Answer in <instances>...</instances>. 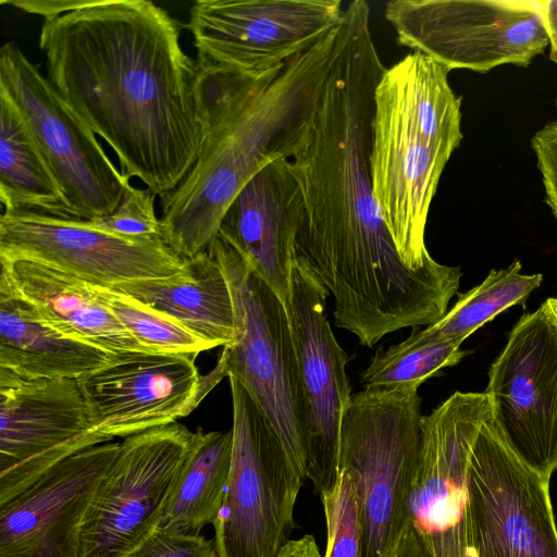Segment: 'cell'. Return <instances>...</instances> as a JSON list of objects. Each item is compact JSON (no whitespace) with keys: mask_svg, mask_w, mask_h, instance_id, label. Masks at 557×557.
I'll use <instances>...</instances> for the list:
<instances>
[{"mask_svg":"<svg viewBox=\"0 0 557 557\" xmlns=\"http://www.w3.org/2000/svg\"><path fill=\"white\" fill-rule=\"evenodd\" d=\"M344 16L346 46L311 133L287 164L302 200L296 257L333 298L336 326L372 347L393 332L433 322L451 298L456 278L451 267L436 260L408 268L373 199L374 91L385 66L368 2L351 1Z\"/></svg>","mask_w":557,"mask_h":557,"instance_id":"cell-1","label":"cell"},{"mask_svg":"<svg viewBox=\"0 0 557 557\" xmlns=\"http://www.w3.org/2000/svg\"><path fill=\"white\" fill-rule=\"evenodd\" d=\"M181 30L151 1L76 0L39 33L48 81L160 199L188 174L205 134L200 71Z\"/></svg>","mask_w":557,"mask_h":557,"instance_id":"cell-2","label":"cell"},{"mask_svg":"<svg viewBox=\"0 0 557 557\" xmlns=\"http://www.w3.org/2000/svg\"><path fill=\"white\" fill-rule=\"evenodd\" d=\"M348 38L345 21L256 77L200 71L205 134L181 184L161 198V236L182 259L205 252L240 189L309 137Z\"/></svg>","mask_w":557,"mask_h":557,"instance_id":"cell-3","label":"cell"},{"mask_svg":"<svg viewBox=\"0 0 557 557\" xmlns=\"http://www.w3.org/2000/svg\"><path fill=\"white\" fill-rule=\"evenodd\" d=\"M230 286L236 339L224 346L227 377L251 395L306 480L309 411L289 318L283 301L222 235L207 249Z\"/></svg>","mask_w":557,"mask_h":557,"instance_id":"cell-4","label":"cell"},{"mask_svg":"<svg viewBox=\"0 0 557 557\" xmlns=\"http://www.w3.org/2000/svg\"><path fill=\"white\" fill-rule=\"evenodd\" d=\"M422 417L418 389L363 388L344 412L339 467L357 486L361 557H395L409 520Z\"/></svg>","mask_w":557,"mask_h":557,"instance_id":"cell-5","label":"cell"},{"mask_svg":"<svg viewBox=\"0 0 557 557\" xmlns=\"http://www.w3.org/2000/svg\"><path fill=\"white\" fill-rule=\"evenodd\" d=\"M233 423L227 488L213 523L218 557H274L289 541L305 479L259 405L228 377Z\"/></svg>","mask_w":557,"mask_h":557,"instance_id":"cell-6","label":"cell"},{"mask_svg":"<svg viewBox=\"0 0 557 557\" xmlns=\"http://www.w3.org/2000/svg\"><path fill=\"white\" fill-rule=\"evenodd\" d=\"M384 16L399 45L449 71L528 67L548 46L544 0H393Z\"/></svg>","mask_w":557,"mask_h":557,"instance_id":"cell-7","label":"cell"},{"mask_svg":"<svg viewBox=\"0 0 557 557\" xmlns=\"http://www.w3.org/2000/svg\"><path fill=\"white\" fill-rule=\"evenodd\" d=\"M0 94L17 108L79 221L112 213L131 186L92 129L13 42L0 49Z\"/></svg>","mask_w":557,"mask_h":557,"instance_id":"cell-8","label":"cell"},{"mask_svg":"<svg viewBox=\"0 0 557 557\" xmlns=\"http://www.w3.org/2000/svg\"><path fill=\"white\" fill-rule=\"evenodd\" d=\"M341 0H198L186 27L202 72L259 76L341 24Z\"/></svg>","mask_w":557,"mask_h":557,"instance_id":"cell-9","label":"cell"},{"mask_svg":"<svg viewBox=\"0 0 557 557\" xmlns=\"http://www.w3.org/2000/svg\"><path fill=\"white\" fill-rule=\"evenodd\" d=\"M549 482L516 455L492 418L485 421L467 472L472 557H557Z\"/></svg>","mask_w":557,"mask_h":557,"instance_id":"cell-10","label":"cell"},{"mask_svg":"<svg viewBox=\"0 0 557 557\" xmlns=\"http://www.w3.org/2000/svg\"><path fill=\"white\" fill-rule=\"evenodd\" d=\"M193 434L175 422L121 442L86 511L79 557H128L156 532Z\"/></svg>","mask_w":557,"mask_h":557,"instance_id":"cell-11","label":"cell"},{"mask_svg":"<svg viewBox=\"0 0 557 557\" xmlns=\"http://www.w3.org/2000/svg\"><path fill=\"white\" fill-rule=\"evenodd\" d=\"M492 409L485 393L455 392L421 420L408 519L431 557H472L467 472L475 437Z\"/></svg>","mask_w":557,"mask_h":557,"instance_id":"cell-12","label":"cell"},{"mask_svg":"<svg viewBox=\"0 0 557 557\" xmlns=\"http://www.w3.org/2000/svg\"><path fill=\"white\" fill-rule=\"evenodd\" d=\"M484 393L507 445L550 478L557 470V330L542 306L511 330Z\"/></svg>","mask_w":557,"mask_h":557,"instance_id":"cell-13","label":"cell"},{"mask_svg":"<svg viewBox=\"0 0 557 557\" xmlns=\"http://www.w3.org/2000/svg\"><path fill=\"white\" fill-rule=\"evenodd\" d=\"M102 443L77 380H27L0 368V505L58 462Z\"/></svg>","mask_w":557,"mask_h":557,"instance_id":"cell-14","label":"cell"},{"mask_svg":"<svg viewBox=\"0 0 557 557\" xmlns=\"http://www.w3.org/2000/svg\"><path fill=\"white\" fill-rule=\"evenodd\" d=\"M29 260L91 285L113 287L175 274L184 264L161 238L127 239L85 221L28 212L0 216V261Z\"/></svg>","mask_w":557,"mask_h":557,"instance_id":"cell-15","label":"cell"},{"mask_svg":"<svg viewBox=\"0 0 557 557\" xmlns=\"http://www.w3.org/2000/svg\"><path fill=\"white\" fill-rule=\"evenodd\" d=\"M329 296L296 257L286 310L309 411L307 479L320 494L337 480L342 421L352 396L348 356L327 319Z\"/></svg>","mask_w":557,"mask_h":557,"instance_id":"cell-16","label":"cell"},{"mask_svg":"<svg viewBox=\"0 0 557 557\" xmlns=\"http://www.w3.org/2000/svg\"><path fill=\"white\" fill-rule=\"evenodd\" d=\"M195 360L190 355L138 352L78 379L96 432L112 442L187 417L205 398Z\"/></svg>","mask_w":557,"mask_h":557,"instance_id":"cell-17","label":"cell"},{"mask_svg":"<svg viewBox=\"0 0 557 557\" xmlns=\"http://www.w3.org/2000/svg\"><path fill=\"white\" fill-rule=\"evenodd\" d=\"M119 442L81 450L0 505V557H79L81 529Z\"/></svg>","mask_w":557,"mask_h":557,"instance_id":"cell-18","label":"cell"},{"mask_svg":"<svg viewBox=\"0 0 557 557\" xmlns=\"http://www.w3.org/2000/svg\"><path fill=\"white\" fill-rule=\"evenodd\" d=\"M453 152L431 146L374 104L370 178L373 199L396 249L410 269L434 262L425 226L441 175Z\"/></svg>","mask_w":557,"mask_h":557,"instance_id":"cell-19","label":"cell"},{"mask_svg":"<svg viewBox=\"0 0 557 557\" xmlns=\"http://www.w3.org/2000/svg\"><path fill=\"white\" fill-rule=\"evenodd\" d=\"M287 160L268 164L240 189L219 231L285 307L302 218L301 195Z\"/></svg>","mask_w":557,"mask_h":557,"instance_id":"cell-20","label":"cell"},{"mask_svg":"<svg viewBox=\"0 0 557 557\" xmlns=\"http://www.w3.org/2000/svg\"><path fill=\"white\" fill-rule=\"evenodd\" d=\"M0 263V273L8 277L40 319L62 335L116 357L156 354L125 330L91 284L29 260Z\"/></svg>","mask_w":557,"mask_h":557,"instance_id":"cell-21","label":"cell"},{"mask_svg":"<svg viewBox=\"0 0 557 557\" xmlns=\"http://www.w3.org/2000/svg\"><path fill=\"white\" fill-rule=\"evenodd\" d=\"M117 358L49 326L0 273V368L27 380H78Z\"/></svg>","mask_w":557,"mask_h":557,"instance_id":"cell-22","label":"cell"},{"mask_svg":"<svg viewBox=\"0 0 557 557\" xmlns=\"http://www.w3.org/2000/svg\"><path fill=\"white\" fill-rule=\"evenodd\" d=\"M113 287L170 315L214 347L232 345L236 339L230 286L208 250L185 259L171 276Z\"/></svg>","mask_w":557,"mask_h":557,"instance_id":"cell-23","label":"cell"},{"mask_svg":"<svg viewBox=\"0 0 557 557\" xmlns=\"http://www.w3.org/2000/svg\"><path fill=\"white\" fill-rule=\"evenodd\" d=\"M450 71L414 51L385 67L374 104L386 109L426 144L454 152L460 145L461 98L453 91Z\"/></svg>","mask_w":557,"mask_h":557,"instance_id":"cell-24","label":"cell"},{"mask_svg":"<svg viewBox=\"0 0 557 557\" xmlns=\"http://www.w3.org/2000/svg\"><path fill=\"white\" fill-rule=\"evenodd\" d=\"M0 200L3 211L79 221L24 117L14 103L2 94Z\"/></svg>","mask_w":557,"mask_h":557,"instance_id":"cell-25","label":"cell"},{"mask_svg":"<svg viewBox=\"0 0 557 557\" xmlns=\"http://www.w3.org/2000/svg\"><path fill=\"white\" fill-rule=\"evenodd\" d=\"M232 431L194 432L158 529L198 535L215 522L224 502L232 461Z\"/></svg>","mask_w":557,"mask_h":557,"instance_id":"cell-26","label":"cell"},{"mask_svg":"<svg viewBox=\"0 0 557 557\" xmlns=\"http://www.w3.org/2000/svg\"><path fill=\"white\" fill-rule=\"evenodd\" d=\"M519 260L502 270H492L486 278L459 294L456 304L438 321L400 342L412 347L450 339L465 341L473 332L515 305H521L541 286V273L523 274Z\"/></svg>","mask_w":557,"mask_h":557,"instance_id":"cell-27","label":"cell"},{"mask_svg":"<svg viewBox=\"0 0 557 557\" xmlns=\"http://www.w3.org/2000/svg\"><path fill=\"white\" fill-rule=\"evenodd\" d=\"M463 341L450 339L406 347L400 343L380 349L360 374L364 388L418 389L441 370L453 367L466 356Z\"/></svg>","mask_w":557,"mask_h":557,"instance_id":"cell-28","label":"cell"},{"mask_svg":"<svg viewBox=\"0 0 557 557\" xmlns=\"http://www.w3.org/2000/svg\"><path fill=\"white\" fill-rule=\"evenodd\" d=\"M101 301L125 330L156 354L190 355L215 348L170 315L108 286L92 285Z\"/></svg>","mask_w":557,"mask_h":557,"instance_id":"cell-29","label":"cell"},{"mask_svg":"<svg viewBox=\"0 0 557 557\" xmlns=\"http://www.w3.org/2000/svg\"><path fill=\"white\" fill-rule=\"evenodd\" d=\"M320 496L327 533L323 557H361L357 486L350 471L339 467L336 482Z\"/></svg>","mask_w":557,"mask_h":557,"instance_id":"cell-30","label":"cell"},{"mask_svg":"<svg viewBox=\"0 0 557 557\" xmlns=\"http://www.w3.org/2000/svg\"><path fill=\"white\" fill-rule=\"evenodd\" d=\"M154 197L156 195L148 188L131 185L112 213L85 221V223L121 238H162L160 219L157 218L154 210Z\"/></svg>","mask_w":557,"mask_h":557,"instance_id":"cell-31","label":"cell"},{"mask_svg":"<svg viewBox=\"0 0 557 557\" xmlns=\"http://www.w3.org/2000/svg\"><path fill=\"white\" fill-rule=\"evenodd\" d=\"M214 540L202 534L186 535L157 529L128 557H215Z\"/></svg>","mask_w":557,"mask_h":557,"instance_id":"cell-32","label":"cell"},{"mask_svg":"<svg viewBox=\"0 0 557 557\" xmlns=\"http://www.w3.org/2000/svg\"><path fill=\"white\" fill-rule=\"evenodd\" d=\"M531 147L541 174L545 202L557 219V116L532 136Z\"/></svg>","mask_w":557,"mask_h":557,"instance_id":"cell-33","label":"cell"},{"mask_svg":"<svg viewBox=\"0 0 557 557\" xmlns=\"http://www.w3.org/2000/svg\"><path fill=\"white\" fill-rule=\"evenodd\" d=\"M395 557H431L410 521L404 529Z\"/></svg>","mask_w":557,"mask_h":557,"instance_id":"cell-34","label":"cell"},{"mask_svg":"<svg viewBox=\"0 0 557 557\" xmlns=\"http://www.w3.org/2000/svg\"><path fill=\"white\" fill-rule=\"evenodd\" d=\"M274 557H323L311 534L289 540Z\"/></svg>","mask_w":557,"mask_h":557,"instance_id":"cell-35","label":"cell"},{"mask_svg":"<svg viewBox=\"0 0 557 557\" xmlns=\"http://www.w3.org/2000/svg\"><path fill=\"white\" fill-rule=\"evenodd\" d=\"M549 59L557 64V0H544Z\"/></svg>","mask_w":557,"mask_h":557,"instance_id":"cell-36","label":"cell"},{"mask_svg":"<svg viewBox=\"0 0 557 557\" xmlns=\"http://www.w3.org/2000/svg\"><path fill=\"white\" fill-rule=\"evenodd\" d=\"M542 307L557 330V298H547Z\"/></svg>","mask_w":557,"mask_h":557,"instance_id":"cell-37","label":"cell"}]
</instances>
